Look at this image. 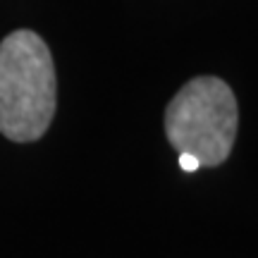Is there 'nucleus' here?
Returning a JSON list of instances; mask_svg holds the SVG:
<instances>
[{
  "instance_id": "1",
  "label": "nucleus",
  "mask_w": 258,
  "mask_h": 258,
  "mask_svg": "<svg viewBox=\"0 0 258 258\" xmlns=\"http://www.w3.org/2000/svg\"><path fill=\"white\" fill-rule=\"evenodd\" d=\"M55 115V67L46 41L17 29L0 43V134L27 144L46 134Z\"/></svg>"
},
{
  "instance_id": "2",
  "label": "nucleus",
  "mask_w": 258,
  "mask_h": 258,
  "mask_svg": "<svg viewBox=\"0 0 258 258\" xmlns=\"http://www.w3.org/2000/svg\"><path fill=\"white\" fill-rule=\"evenodd\" d=\"M239 124L237 98L218 77L186 82L165 108V134L177 153H191L201 167H218L232 153Z\"/></svg>"
},
{
  "instance_id": "3",
  "label": "nucleus",
  "mask_w": 258,
  "mask_h": 258,
  "mask_svg": "<svg viewBox=\"0 0 258 258\" xmlns=\"http://www.w3.org/2000/svg\"><path fill=\"white\" fill-rule=\"evenodd\" d=\"M179 167L184 170V172H196L201 163H199V158L191 156V153H179Z\"/></svg>"
}]
</instances>
